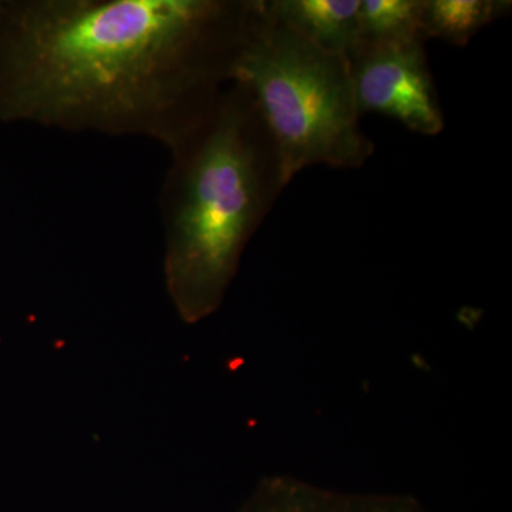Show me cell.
<instances>
[{
  "instance_id": "3",
  "label": "cell",
  "mask_w": 512,
  "mask_h": 512,
  "mask_svg": "<svg viewBox=\"0 0 512 512\" xmlns=\"http://www.w3.org/2000/svg\"><path fill=\"white\" fill-rule=\"evenodd\" d=\"M232 83L251 90L288 184L312 165L360 168L375 153L360 128L348 57L289 29L265 0H256Z\"/></svg>"
},
{
  "instance_id": "5",
  "label": "cell",
  "mask_w": 512,
  "mask_h": 512,
  "mask_svg": "<svg viewBox=\"0 0 512 512\" xmlns=\"http://www.w3.org/2000/svg\"><path fill=\"white\" fill-rule=\"evenodd\" d=\"M289 29L328 52L349 57L360 43V0H265Z\"/></svg>"
},
{
  "instance_id": "1",
  "label": "cell",
  "mask_w": 512,
  "mask_h": 512,
  "mask_svg": "<svg viewBox=\"0 0 512 512\" xmlns=\"http://www.w3.org/2000/svg\"><path fill=\"white\" fill-rule=\"evenodd\" d=\"M256 0H5L0 120L170 150L234 79Z\"/></svg>"
},
{
  "instance_id": "8",
  "label": "cell",
  "mask_w": 512,
  "mask_h": 512,
  "mask_svg": "<svg viewBox=\"0 0 512 512\" xmlns=\"http://www.w3.org/2000/svg\"><path fill=\"white\" fill-rule=\"evenodd\" d=\"M3 3H5V0H0V10L3 8Z\"/></svg>"
},
{
  "instance_id": "4",
  "label": "cell",
  "mask_w": 512,
  "mask_h": 512,
  "mask_svg": "<svg viewBox=\"0 0 512 512\" xmlns=\"http://www.w3.org/2000/svg\"><path fill=\"white\" fill-rule=\"evenodd\" d=\"M348 59L360 114H383L413 133L439 136L444 114L426 43H359Z\"/></svg>"
},
{
  "instance_id": "2",
  "label": "cell",
  "mask_w": 512,
  "mask_h": 512,
  "mask_svg": "<svg viewBox=\"0 0 512 512\" xmlns=\"http://www.w3.org/2000/svg\"><path fill=\"white\" fill-rule=\"evenodd\" d=\"M170 153L160 195L165 285L178 316L197 323L224 302L248 242L288 183L274 137L241 83L225 87Z\"/></svg>"
},
{
  "instance_id": "7",
  "label": "cell",
  "mask_w": 512,
  "mask_h": 512,
  "mask_svg": "<svg viewBox=\"0 0 512 512\" xmlns=\"http://www.w3.org/2000/svg\"><path fill=\"white\" fill-rule=\"evenodd\" d=\"M423 0H360V43L423 42Z\"/></svg>"
},
{
  "instance_id": "6",
  "label": "cell",
  "mask_w": 512,
  "mask_h": 512,
  "mask_svg": "<svg viewBox=\"0 0 512 512\" xmlns=\"http://www.w3.org/2000/svg\"><path fill=\"white\" fill-rule=\"evenodd\" d=\"M511 10L505 0H423V36L426 42L440 39L454 46H466L494 20Z\"/></svg>"
}]
</instances>
